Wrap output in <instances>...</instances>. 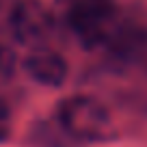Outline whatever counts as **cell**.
<instances>
[{"mask_svg":"<svg viewBox=\"0 0 147 147\" xmlns=\"http://www.w3.org/2000/svg\"><path fill=\"white\" fill-rule=\"evenodd\" d=\"M61 22L87 50L104 48L121 20L117 0H59Z\"/></svg>","mask_w":147,"mask_h":147,"instance_id":"1","label":"cell"},{"mask_svg":"<svg viewBox=\"0 0 147 147\" xmlns=\"http://www.w3.org/2000/svg\"><path fill=\"white\" fill-rule=\"evenodd\" d=\"M59 125L69 138L84 143H104L115 136L113 117L100 100L91 95L65 97L56 108Z\"/></svg>","mask_w":147,"mask_h":147,"instance_id":"2","label":"cell"},{"mask_svg":"<svg viewBox=\"0 0 147 147\" xmlns=\"http://www.w3.org/2000/svg\"><path fill=\"white\" fill-rule=\"evenodd\" d=\"M9 26L22 46H43L54 32L56 20L41 0H18L9 13Z\"/></svg>","mask_w":147,"mask_h":147,"instance_id":"3","label":"cell"},{"mask_svg":"<svg viewBox=\"0 0 147 147\" xmlns=\"http://www.w3.org/2000/svg\"><path fill=\"white\" fill-rule=\"evenodd\" d=\"M104 48L108 50L110 59L117 63H138L147 56V24L138 18L121 15Z\"/></svg>","mask_w":147,"mask_h":147,"instance_id":"4","label":"cell"},{"mask_svg":"<svg viewBox=\"0 0 147 147\" xmlns=\"http://www.w3.org/2000/svg\"><path fill=\"white\" fill-rule=\"evenodd\" d=\"M22 67L28 74V78L43 87H61L69 74V65L65 56L46 46L32 48V52L24 56Z\"/></svg>","mask_w":147,"mask_h":147,"instance_id":"5","label":"cell"},{"mask_svg":"<svg viewBox=\"0 0 147 147\" xmlns=\"http://www.w3.org/2000/svg\"><path fill=\"white\" fill-rule=\"evenodd\" d=\"M15 67H18V56L11 50L9 46L0 43V87L7 84L15 74Z\"/></svg>","mask_w":147,"mask_h":147,"instance_id":"6","label":"cell"},{"mask_svg":"<svg viewBox=\"0 0 147 147\" xmlns=\"http://www.w3.org/2000/svg\"><path fill=\"white\" fill-rule=\"evenodd\" d=\"M11 128H13V115H11V106L0 97V143L9 141Z\"/></svg>","mask_w":147,"mask_h":147,"instance_id":"7","label":"cell"}]
</instances>
